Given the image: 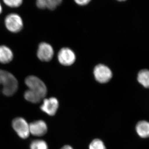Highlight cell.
Returning <instances> with one entry per match:
<instances>
[{
	"label": "cell",
	"instance_id": "cell-1",
	"mask_svg": "<svg viewBox=\"0 0 149 149\" xmlns=\"http://www.w3.org/2000/svg\"><path fill=\"white\" fill-rule=\"evenodd\" d=\"M25 83L28 88L24 93L26 100L32 103H38L44 100L47 90L45 84L41 79L31 75L26 77Z\"/></svg>",
	"mask_w": 149,
	"mask_h": 149
},
{
	"label": "cell",
	"instance_id": "cell-2",
	"mask_svg": "<svg viewBox=\"0 0 149 149\" xmlns=\"http://www.w3.org/2000/svg\"><path fill=\"white\" fill-rule=\"evenodd\" d=\"M0 85L5 95L11 96L15 94L18 89L17 79L10 72L0 69Z\"/></svg>",
	"mask_w": 149,
	"mask_h": 149
},
{
	"label": "cell",
	"instance_id": "cell-3",
	"mask_svg": "<svg viewBox=\"0 0 149 149\" xmlns=\"http://www.w3.org/2000/svg\"><path fill=\"white\" fill-rule=\"evenodd\" d=\"M5 24L9 31L13 33L19 32L22 29L23 23L21 17L16 13H11L6 17Z\"/></svg>",
	"mask_w": 149,
	"mask_h": 149
},
{
	"label": "cell",
	"instance_id": "cell-4",
	"mask_svg": "<svg viewBox=\"0 0 149 149\" xmlns=\"http://www.w3.org/2000/svg\"><path fill=\"white\" fill-rule=\"evenodd\" d=\"M12 126L14 130L22 139H26L29 137L30 134L29 124L24 118L21 117L15 118L13 120Z\"/></svg>",
	"mask_w": 149,
	"mask_h": 149
},
{
	"label": "cell",
	"instance_id": "cell-5",
	"mask_svg": "<svg viewBox=\"0 0 149 149\" xmlns=\"http://www.w3.org/2000/svg\"><path fill=\"white\" fill-rule=\"evenodd\" d=\"M94 74L96 80L101 83H107L112 76L111 70L108 67L102 64L98 65L95 67Z\"/></svg>",
	"mask_w": 149,
	"mask_h": 149
},
{
	"label": "cell",
	"instance_id": "cell-6",
	"mask_svg": "<svg viewBox=\"0 0 149 149\" xmlns=\"http://www.w3.org/2000/svg\"><path fill=\"white\" fill-rule=\"evenodd\" d=\"M54 54L53 49L49 44L42 42L39 45L37 55L40 60L42 61H49L53 58Z\"/></svg>",
	"mask_w": 149,
	"mask_h": 149
},
{
	"label": "cell",
	"instance_id": "cell-7",
	"mask_svg": "<svg viewBox=\"0 0 149 149\" xmlns=\"http://www.w3.org/2000/svg\"><path fill=\"white\" fill-rule=\"evenodd\" d=\"M58 58L59 62L65 66H69L73 64L76 59L73 51L68 48L61 49L59 52Z\"/></svg>",
	"mask_w": 149,
	"mask_h": 149
},
{
	"label": "cell",
	"instance_id": "cell-8",
	"mask_svg": "<svg viewBox=\"0 0 149 149\" xmlns=\"http://www.w3.org/2000/svg\"><path fill=\"white\" fill-rule=\"evenodd\" d=\"M58 106V102L57 99L51 97L44 99L40 108L43 111L49 115L54 116L56 113Z\"/></svg>",
	"mask_w": 149,
	"mask_h": 149
},
{
	"label": "cell",
	"instance_id": "cell-9",
	"mask_svg": "<svg viewBox=\"0 0 149 149\" xmlns=\"http://www.w3.org/2000/svg\"><path fill=\"white\" fill-rule=\"evenodd\" d=\"M29 131L33 136H42L45 135L47 131V126L45 121L38 120L29 124Z\"/></svg>",
	"mask_w": 149,
	"mask_h": 149
},
{
	"label": "cell",
	"instance_id": "cell-10",
	"mask_svg": "<svg viewBox=\"0 0 149 149\" xmlns=\"http://www.w3.org/2000/svg\"><path fill=\"white\" fill-rule=\"evenodd\" d=\"M63 0H36V5L41 9L47 8L54 10L61 3Z\"/></svg>",
	"mask_w": 149,
	"mask_h": 149
},
{
	"label": "cell",
	"instance_id": "cell-11",
	"mask_svg": "<svg viewBox=\"0 0 149 149\" xmlns=\"http://www.w3.org/2000/svg\"><path fill=\"white\" fill-rule=\"evenodd\" d=\"M13 58L12 51L6 46H0V63L6 64L10 62Z\"/></svg>",
	"mask_w": 149,
	"mask_h": 149
},
{
	"label": "cell",
	"instance_id": "cell-12",
	"mask_svg": "<svg viewBox=\"0 0 149 149\" xmlns=\"http://www.w3.org/2000/svg\"><path fill=\"white\" fill-rule=\"evenodd\" d=\"M136 130L138 135L141 138H149V122L146 120L139 121L136 125Z\"/></svg>",
	"mask_w": 149,
	"mask_h": 149
},
{
	"label": "cell",
	"instance_id": "cell-13",
	"mask_svg": "<svg viewBox=\"0 0 149 149\" xmlns=\"http://www.w3.org/2000/svg\"><path fill=\"white\" fill-rule=\"evenodd\" d=\"M138 80L139 83L146 88H149V70H143L138 74Z\"/></svg>",
	"mask_w": 149,
	"mask_h": 149
},
{
	"label": "cell",
	"instance_id": "cell-14",
	"mask_svg": "<svg viewBox=\"0 0 149 149\" xmlns=\"http://www.w3.org/2000/svg\"><path fill=\"white\" fill-rule=\"evenodd\" d=\"M30 149H48L45 141L42 140H36L32 141L30 144Z\"/></svg>",
	"mask_w": 149,
	"mask_h": 149
},
{
	"label": "cell",
	"instance_id": "cell-15",
	"mask_svg": "<svg viewBox=\"0 0 149 149\" xmlns=\"http://www.w3.org/2000/svg\"><path fill=\"white\" fill-rule=\"evenodd\" d=\"M89 149H106V148L101 140L95 139L90 144Z\"/></svg>",
	"mask_w": 149,
	"mask_h": 149
},
{
	"label": "cell",
	"instance_id": "cell-16",
	"mask_svg": "<svg viewBox=\"0 0 149 149\" xmlns=\"http://www.w3.org/2000/svg\"><path fill=\"white\" fill-rule=\"evenodd\" d=\"M3 1L6 5L13 8L19 7L23 2V0H3Z\"/></svg>",
	"mask_w": 149,
	"mask_h": 149
},
{
	"label": "cell",
	"instance_id": "cell-17",
	"mask_svg": "<svg viewBox=\"0 0 149 149\" xmlns=\"http://www.w3.org/2000/svg\"><path fill=\"white\" fill-rule=\"evenodd\" d=\"M91 0H74L75 2L80 6H85L90 2Z\"/></svg>",
	"mask_w": 149,
	"mask_h": 149
},
{
	"label": "cell",
	"instance_id": "cell-18",
	"mask_svg": "<svg viewBox=\"0 0 149 149\" xmlns=\"http://www.w3.org/2000/svg\"><path fill=\"white\" fill-rule=\"evenodd\" d=\"M61 149H73L72 147L70 146H65L63 147Z\"/></svg>",
	"mask_w": 149,
	"mask_h": 149
},
{
	"label": "cell",
	"instance_id": "cell-19",
	"mask_svg": "<svg viewBox=\"0 0 149 149\" xmlns=\"http://www.w3.org/2000/svg\"><path fill=\"white\" fill-rule=\"evenodd\" d=\"M2 7L0 3V14L2 13Z\"/></svg>",
	"mask_w": 149,
	"mask_h": 149
},
{
	"label": "cell",
	"instance_id": "cell-20",
	"mask_svg": "<svg viewBox=\"0 0 149 149\" xmlns=\"http://www.w3.org/2000/svg\"><path fill=\"white\" fill-rule=\"evenodd\" d=\"M117 1H125L126 0H117Z\"/></svg>",
	"mask_w": 149,
	"mask_h": 149
}]
</instances>
